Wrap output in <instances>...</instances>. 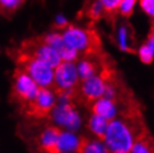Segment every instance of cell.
Listing matches in <instances>:
<instances>
[{
	"label": "cell",
	"instance_id": "obj_22",
	"mask_svg": "<svg viewBox=\"0 0 154 153\" xmlns=\"http://www.w3.org/2000/svg\"><path fill=\"white\" fill-rule=\"evenodd\" d=\"M140 4L147 15L154 17V0H140Z\"/></svg>",
	"mask_w": 154,
	"mask_h": 153
},
{
	"label": "cell",
	"instance_id": "obj_6",
	"mask_svg": "<svg viewBox=\"0 0 154 153\" xmlns=\"http://www.w3.org/2000/svg\"><path fill=\"white\" fill-rule=\"evenodd\" d=\"M55 106V94L50 91V88L39 87L36 96L23 107V110L29 116L39 120L49 116Z\"/></svg>",
	"mask_w": 154,
	"mask_h": 153
},
{
	"label": "cell",
	"instance_id": "obj_4",
	"mask_svg": "<svg viewBox=\"0 0 154 153\" xmlns=\"http://www.w3.org/2000/svg\"><path fill=\"white\" fill-rule=\"evenodd\" d=\"M19 50L31 57L37 58L39 61L46 63L53 68H56L63 61L57 50L45 44L42 40L40 36L35 37V38L26 39L25 42H23Z\"/></svg>",
	"mask_w": 154,
	"mask_h": 153
},
{
	"label": "cell",
	"instance_id": "obj_10",
	"mask_svg": "<svg viewBox=\"0 0 154 153\" xmlns=\"http://www.w3.org/2000/svg\"><path fill=\"white\" fill-rule=\"evenodd\" d=\"M62 131L56 126H47L38 138V148L45 153H60L58 150V139Z\"/></svg>",
	"mask_w": 154,
	"mask_h": 153
},
{
	"label": "cell",
	"instance_id": "obj_12",
	"mask_svg": "<svg viewBox=\"0 0 154 153\" xmlns=\"http://www.w3.org/2000/svg\"><path fill=\"white\" fill-rule=\"evenodd\" d=\"M130 153H154V138L145 130L134 140Z\"/></svg>",
	"mask_w": 154,
	"mask_h": 153
},
{
	"label": "cell",
	"instance_id": "obj_23",
	"mask_svg": "<svg viewBox=\"0 0 154 153\" xmlns=\"http://www.w3.org/2000/svg\"><path fill=\"white\" fill-rule=\"evenodd\" d=\"M69 26V23H67V20L62 17V16H58L56 18V21H55V27L58 28V29H62V28H67Z\"/></svg>",
	"mask_w": 154,
	"mask_h": 153
},
{
	"label": "cell",
	"instance_id": "obj_7",
	"mask_svg": "<svg viewBox=\"0 0 154 153\" xmlns=\"http://www.w3.org/2000/svg\"><path fill=\"white\" fill-rule=\"evenodd\" d=\"M79 86V76L74 61H62L54 72V92L74 89Z\"/></svg>",
	"mask_w": 154,
	"mask_h": 153
},
{
	"label": "cell",
	"instance_id": "obj_18",
	"mask_svg": "<svg viewBox=\"0 0 154 153\" xmlns=\"http://www.w3.org/2000/svg\"><path fill=\"white\" fill-rule=\"evenodd\" d=\"M122 1L123 0H100L102 7L104 10V16L107 18L108 23H114Z\"/></svg>",
	"mask_w": 154,
	"mask_h": 153
},
{
	"label": "cell",
	"instance_id": "obj_3",
	"mask_svg": "<svg viewBox=\"0 0 154 153\" xmlns=\"http://www.w3.org/2000/svg\"><path fill=\"white\" fill-rule=\"evenodd\" d=\"M16 61L20 68H23L35 80L39 87H54V70L51 66L39 61L37 58H34L27 54L23 53L21 50L17 52Z\"/></svg>",
	"mask_w": 154,
	"mask_h": 153
},
{
	"label": "cell",
	"instance_id": "obj_20",
	"mask_svg": "<svg viewBox=\"0 0 154 153\" xmlns=\"http://www.w3.org/2000/svg\"><path fill=\"white\" fill-rule=\"evenodd\" d=\"M139 56H140V59L144 64H151L154 59L153 50L151 49V47L147 44H144V45H142V46L140 47Z\"/></svg>",
	"mask_w": 154,
	"mask_h": 153
},
{
	"label": "cell",
	"instance_id": "obj_2",
	"mask_svg": "<svg viewBox=\"0 0 154 153\" xmlns=\"http://www.w3.org/2000/svg\"><path fill=\"white\" fill-rule=\"evenodd\" d=\"M135 140L132 127L124 120L108 122L104 142L112 153H130Z\"/></svg>",
	"mask_w": 154,
	"mask_h": 153
},
{
	"label": "cell",
	"instance_id": "obj_17",
	"mask_svg": "<svg viewBox=\"0 0 154 153\" xmlns=\"http://www.w3.org/2000/svg\"><path fill=\"white\" fill-rule=\"evenodd\" d=\"M83 14H84V16L87 19L91 20L92 23H95L96 21H98L104 16V10H103V7H102L100 0H95V1H93L92 4H89L87 7L85 8Z\"/></svg>",
	"mask_w": 154,
	"mask_h": 153
},
{
	"label": "cell",
	"instance_id": "obj_24",
	"mask_svg": "<svg viewBox=\"0 0 154 153\" xmlns=\"http://www.w3.org/2000/svg\"><path fill=\"white\" fill-rule=\"evenodd\" d=\"M146 44L151 47V49L153 50V54H154V25L152 26V28H151V31H150V34H149V37H147Z\"/></svg>",
	"mask_w": 154,
	"mask_h": 153
},
{
	"label": "cell",
	"instance_id": "obj_9",
	"mask_svg": "<svg viewBox=\"0 0 154 153\" xmlns=\"http://www.w3.org/2000/svg\"><path fill=\"white\" fill-rule=\"evenodd\" d=\"M106 87L105 80L100 74L94 75L87 80H82L81 84V94L86 104H92L96 100L103 97Z\"/></svg>",
	"mask_w": 154,
	"mask_h": 153
},
{
	"label": "cell",
	"instance_id": "obj_11",
	"mask_svg": "<svg viewBox=\"0 0 154 153\" xmlns=\"http://www.w3.org/2000/svg\"><path fill=\"white\" fill-rule=\"evenodd\" d=\"M92 112L93 114H96L108 121H112L115 119L116 113H117V106L114 101L103 96L93 103Z\"/></svg>",
	"mask_w": 154,
	"mask_h": 153
},
{
	"label": "cell",
	"instance_id": "obj_14",
	"mask_svg": "<svg viewBox=\"0 0 154 153\" xmlns=\"http://www.w3.org/2000/svg\"><path fill=\"white\" fill-rule=\"evenodd\" d=\"M79 144V139L74 133L62 132L58 139V150L60 153L76 152Z\"/></svg>",
	"mask_w": 154,
	"mask_h": 153
},
{
	"label": "cell",
	"instance_id": "obj_15",
	"mask_svg": "<svg viewBox=\"0 0 154 153\" xmlns=\"http://www.w3.org/2000/svg\"><path fill=\"white\" fill-rule=\"evenodd\" d=\"M131 26H123L119 30V48L127 53H135L134 48V38L133 31L130 28Z\"/></svg>",
	"mask_w": 154,
	"mask_h": 153
},
{
	"label": "cell",
	"instance_id": "obj_8",
	"mask_svg": "<svg viewBox=\"0 0 154 153\" xmlns=\"http://www.w3.org/2000/svg\"><path fill=\"white\" fill-rule=\"evenodd\" d=\"M50 116L57 124L67 127L68 130H77L81 125V117L74 104L69 102H60L59 105L53 108Z\"/></svg>",
	"mask_w": 154,
	"mask_h": 153
},
{
	"label": "cell",
	"instance_id": "obj_5",
	"mask_svg": "<svg viewBox=\"0 0 154 153\" xmlns=\"http://www.w3.org/2000/svg\"><path fill=\"white\" fill-rule=\"evenodd\" d=\"M38 89L37 83L23 68L18 67L16 69L12 83V97L16 102L25 107L35 97Z\"/></svg>",
	"mask_w": 154,
	"mask_h": 153
},
{
	"label": "cell",
	"instance_id": "obj_13",
	"mask_svg": "<svg viewBox=\"0 0 154 153\" xmlns=\"http://www.w3.org/2000/svg\"><path fill=\"white\" fill-rule=\"evenodd\" d=\"M109 149L102 140L91 141L86 138L79 139V144L76 150V153H109Z\"/></svg>",
	"mask_w": 154,
	"mask_h": 153
},
{
	"label": "cell",
	"instance_id": "obj_16",
	"mask_svg": "<svg viewBox=\"0 0 154 153\" xmlns=\"http://www.w3.org/2000/svg\"><path fill=\"white\" fill-rule=\"evenodd\" d=\"M108 122H109L108 120L104 119L102 116H98L96 114H93L88 121V127L100 140L104 141L105 133H106V130H107L108 126Z\"/></svg>",
	"mask_w": 154,
	"mask_h": 153
},
{
	"label": "cell",
	"instance_id": "obj_21",
	"mask_svg": "<svg viewBox=\"0 0 154 153\" xmlns=\"http://www.w3.org/2000/svg\"><path fill=\"white\" fill-rule=\"evenodd\" d=\"M136 0H123L119 6V15L124 18H130L133 14Z\"/></svg>",
	"mask_w": 154,
	"mask_h": 153
},
{
	"label": "cell",
	"instance_id": "obj_1",
	"mask_svg": "<svg viewBox=\"0 0 154 153\" xmlns=\"http://www.w3.org/2000/svg\"><path fill=\"white\" fill-rule=\"evenodd\" d=\"M63 39L67 46L77 50L83 57H96L103 54L100 36L92 27L83 29L69 25L63 34Z\"/></svg>",
	"mask_w": 154,
	"mask_h": 153
},
{
	"label": "cell",
	"instance_id": "obj_19",
	"mask_svg": "<svg viewBox=\"0 0 154 153\" xmlns=\"http://www.w3.org/2000/svg\"><path fill=\"white\" fill-rule=\"evenodd\" d=\"M25 0H0V12L10 16L23 4Z\"/></svg>",
	"mask_w": 154,
	"mask_h": 153
}]
</instances>
